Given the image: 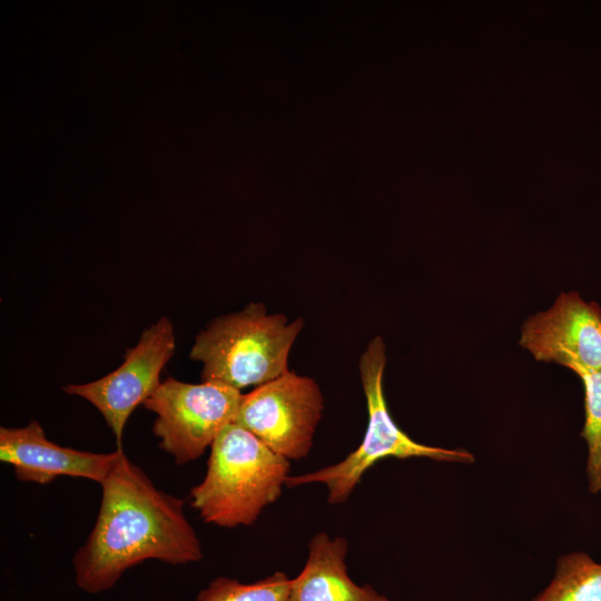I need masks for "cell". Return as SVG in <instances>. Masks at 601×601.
I'll return each instance as SVG.
<instances>
[{"label": "cell", "instance_id": "obj_1", "mask_svg": "<svg viewBox=\"0 0 601 601\" xmlns=\"http://www.w3.org/2000/svg\"><path fill=\"white\" fill-rule=\"evenodd\" d=\"M100 485L96 523L72 559L79 589L105 592L147 560L177 565L204 558L185 501L159 490L122 449Z\"/></svg>", "mask_w": 601, "mask_h": 601}, {"label": "cell", "instance_id": "obj_2", "mask_svg": "<svg viewBox=\"0 0 601 601\" xmlns=\"http://www.w3.org/2000/svg\"><path fill=\"white\" fill-rule=\"evenodd\" d=\"M289 470V460L230 423L210 447L204 480L190 489L191 506L209 524L252 525L280 496Z\"/></svg>", "mask_w": 601, "mask_h": 601}, {"label": "cell", "instance_id": "obj_3", "mask_svg": "<svg viewBox=\"0 0 601 601\" xmlns=\"http://www.w3.org/2000/svg\"><path fill=\"white\" fill-rule=\"evenodd\" d=\"M303 321L287 323L259 303L214 319L201 331L190 358L203 363L201 381L240 391L270 382L288 370V355Z\"/></svg>", "mask_w": 601, "mask_h": 601}, {"label": "cell", "instance_id": "obj_4", "mask_svg": "<svg viewBox=\"0 0 601 601\" xmlns=\"http://www.w3.org/2000/svg\"><path fill=\"white\" fill-rule=\"evenodd\" d=\"M386 347L381 336H375L359 359V374L367 406V427L361 444L344 460L324 469L289 476L286 486L321 483L327 489V502H345L363 475L386 457H424L439 462L471 464L474 456L464 449H444L418 443L411 439L393 420L386 404L383 375Z\"/></svg>", "mask_w": 601, "mask_h": 601}, {"label": "cell", "instance_id": "obj_5", "mask_svg": "<svg viewBox=\"0 0 601 601\" xmlns=\"http://www.w3.org/2000/svg\"><path fill=\"white\" fill-rule=\"evenodd\" d=\"M242 397L240 391L221 384L168 377L142 405L157 415L152 431L159 447L183 465L200 457L234 423Z\"/></svg>", "mask_w": 601, "mask_h": 601}, {"label": "cell", "instance_id": "obj_6", "mask_svg": "<svg viewBox=\"0 0 601 601\" xmlns=\"http://www.w3.org/2000/svg\"><path fill=\"white\" fill-rule=\"evenodd\" d=\"M324 407L318 384L288 371L243 394L234 423L287 460L308 455Z\"/></svg>", "mask_w": 601, "mask_h": 601}, {"label": "cell", "instance_id": "obj_7", "mask_svg": "<svg viewBox=\"0 0 601 601\" xmlns=\"http://www.w3.org/2000/svg\"><path fill=\"white\" fill-rule=\"evenodd\" d=\"M174 351V327L162 316L144 331L135 347L127 349L117 370L93 382L67 385L63 391L90 402L112 431L117 449H122V433L129 416L160 385V372Z\"/></svg>", "mask_w": 601, "mask_h": 601}, {"label": "cell", "instance_id": "obj_8", "mask_svg": "<svg viewBox=\"0 0 601 601\" xmlns=\"http://www.w3.org/2000/svg\"><path fill=\"white\" fill-rule=\"evenodd\" d=\"M519 344L538 362L559 364L578 376L601 371V306L577 292H562L550 308L524 321Z\"/></svg>", "mask_w": 601, "mask_h": 601}, {"label": "cell", "instance_id": "obj_9", "mask_svg": "<svg viewBox=\"0 0 601 601\" xmlns=\"http://www.w3.org/2000/svg\"><path fill=\"white\" fill-rule=\"evenodd\" d=\"M117 455L118 449L93 453L60 446L47 439L37 421L22 427H0V460L13 467L21 482L48 484L66 475L101 484Z\"/></svg>", "mask_w": 601, "mask_h": 601}, {"label": "cell", "instance_id": "obj_10", "mask_svg": "<svg viewBox=\"0 0 601 601\" xmlns=\"http://www.w3.org/2000/svg\"><path fill=\"white\" fill-rule=\"evenodd\" d=\"M348 543L342 536L316 533L297 577L290 579L287 601H390L372 585L356 584L347 573Z\"/></svg>", "mask_w": 601, "mask_h": 601}, {"label": "cell", "instance_id": "obj_11", "mask_svg": "<svg viewBox=\"0 0 601 601\" xmlns=\"http://www.w3.org/2000/svg\"><path fill=\"white\" fill-rule=\"evenodd\" d=\"M533 601H601V563L585 552L562 555L552 581Z\"/></svg>", "mask_w": 601, "mask_h": 601}, {"label": "cell", "instance_id": "obj_12", "mask_svg": "<svg viewBox=\"0 0 601 601\" xmlns=\"http://www.w3.org/2000/svg\"><path fill=\"white\" fill-rule=\"evenodd\" d=\"M290 579L275 572L253 583L218 577L203 589L196 601H287Z\"/></svg>", "mask_w": 601, "mask_h": 601}, {"label": "cell", "instance_id": "obj_13", "mask_svg": "<svg viewBox=\"0 0 601 601\" xmlns=\"http://www.w3.org/2000/svg\"><path fill=\"white\" fill-rule=\"evenodd\" d=\"M584 390L585 418L581 436L587 443V481L591 493L601 491V371L579 376Z\"/></svg>", "mask_w": 601, "mask_h": 601}]
</instances>
